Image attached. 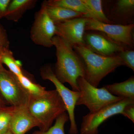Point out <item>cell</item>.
Returning a JSON list of instances; mask_svg holds the SVG:
<instances>
[{
    "label": "cell",
    "instance_id": "obj_1",
    "mask_svg": "<svg viewBox=\"0 0 134 134\" xmlns=\"http://www.w3.org/2000/svg\"><path fill=\"white\" fill-rule=\"evenodd\" d=\"M52 41L56 48L57 57L54 74L62 83L69 84L72 91H79L77 79L85 76L83 61L73 46L60 37L54 36Z\"/></svg>",
    "mask_w": 134,
    "mask_h": 134
},
{
    "label": "cell",
    "instance_id": "obj_2",
    "mask_svg": "<svg viewBox=\"0 0 134 134\" xmlns=\"http://www.w3.org/2000/svg\"><path fill=\"white\" fill-rule=\"evenodd\" d=\"M73 47L84 63L85 79L94 87L97 88L101 80L118 67L125 65L118 55H99L93 53L85 45H78Z\"/></svg>",
    "mask_w": 134,
    "mask_h": 134
},
{
    "label": "cell",
    "instance_id": "obj_3",
    "mask_svg": "<svg viewBox=\"0 0 134 134\" xmlns=\"http://www.w3.org/2000/svg\"><path fill=\"white\" fill-rule=\"evenodd\" d=\"M28 108L38 121L41 132L47 131L54 121L66 111L65 104L55 90L46 91L42 96L31 98Z\"/></svg>",
    "mask_w": 134,
    "mask_h": 134
},
{
    "label": "cell",
    "instance_id": "obj_4",
    "mask_svg": "<svg viewBox=\"0 0 134 134\" xmlns=\"http://www.w3.org/2000/svg\"><path fill=\"white\" fill-rule=\"evenodd\" d=\"M80 95L76 106H86L90 113L97 111L107 106L124 99L110 93L104 87L100 88L94 87L83 77L77 79Z\"/></svg>",
    "mask_w": 134,
    "mask_h": 134
},
{
    "label": "cell",
    "instance_id": "obj_5",
    "mask_svg": "<svg viewBox=\"0 0 134 134\" xmlns=\"http://www.w3.org/2000/svg\"><path fill=\"white\" fill-rule=\"evenodd\" d=\"M0 92L5 100L16 108L28 107L31 96L18 78L9 70L0 66Z\"/></svg>",
    "mask_w": 134,
    "mask_h": 134
},
{
    "label": "cell",
    "instance_id": "obj_6",
    "mask_svg": "<svg viewBox=\"0 0 134 134\" xmlns=\"http://www.w3.org/2000/svg\"><path fill=\"white\" fill-rule=\"evenodd\" d=\"M40 74L42 79L49 80L53 83L55 90L65 104L70 121L69 134H78V129L75 119V109L80 96V92L70 90L61 82L55 76L52 68L49 64L44 65L40 69Z\"/></svg>",
    "mask_w": 134,
    "mask_h": 134
},
{
    "label": "cell",
    "instance_id": "obj_7",
    "mask_svg": "<svg viewBox=\"0 0 134 134\" xmlns=\"http://www.w3.org/2000/svg\"><path fill=\"white\" fill-rule=\"evenodd\" d=\"M134 24L126 25L104 23L96 19L88 18L85 31H97L103 32L116 43L129 49L134 46Z\"/></svg>",
    "mask_w": 134,
    "mask_h": 134
},
{
    "label": "cell",
    "instance_id": "obj_8",
    "mask_svg": "<svg viewBox=\"0 0 134 134\" xmlns=\"http://www.w3.org/2000/svg\"><path fill=\"white\" fill-rule=\"evenodd\" d=\"M134 104V100L124 98L101 108L97 111L89 113L82 119L81 134H98V127L108 118L118 114H122L128 105Z\"/></svg>",
    "mask_w": 134,
    "mask_h": 134
},
{
    "label": "cell",
    "instance_id": "obj_9",
    "mask_svg": "<svg viewBox=\"0 0 134 134\" xmlns=\"http://www.w3.org/2000/svg\"><path fill=\"white\" fill-rule=\"evenodd\" d=\"M56 26L48 15L44 2L36 12L30 31V38L34 43L44 47L53 46V38L55 35Z\"/></svg>",
    "mask_w": 134,
    "mask_h": 134
},
{
    "label": "cell",
    "instance_id": "obj_10",
    "mask_svg": "<svg viewBox=\"0 0 134 134\" xmlns=\"http://www.w3.org/2000/svg\"><path fill=\"white\" fill-rule=\"evenodd\" d=\"M84 45L93 53L105 56L117 55L125 49H129L108 38L103 32L97 31H85Z\"/></svg>",
    "mask_w": 134,
    "mask_h": 134
},
{
    "label": "cell",
    "instance_id": "obj_11",
    "mask_svg": "<svg viewBox=\"0 0 134 134\" xmlns=\"http://www.w3.org/2000/svg\"><path fill=\"white\" fill-rule=\"evenodd\" d=\"M88 18H77L56 24L55 36L60 37L72 46L84 45V34Z\"/></svg>",
    "mask_w": 134,
    "mask_h": 134
},
{
    "label": "cell",
    "instance_id": "obj_12",
    "mask_svg": "<svg viewBox=\"0 0 134 134\" xmlns=\"http://www.w3.org/2000/svg\"><path fill=\"white\" fill-rule=\"evenodd\" d=\"M13 108L9 130L14 134H25L34 127H39V123L28 107Z\"/></svg>",
    "mask_w": 134,
    "mask_h": 134
},
{
    "label": "cell",
    "instance_id": "obj_13",
    "mask_svg": "<svg viewBox=\"0 0 134 134\" xmlns=\"http://www.w3.org/2000/svg\"><path fill=\"white\" fill-rule=\"evenodd\" d=\"M108 10V19L113 23L118 24H132L134 17V0H118L115 1L110 6Z\"/></svg>",
    "mask_w": 134,
    "mask_h": 134
},
{
    "label": "cell",
    "instance_id": "obj_14",
    "mask_svg": "<svg viewBox=\"0 0 134 134\" xmlns=\"http://www.w3.org/2000/svg\"><path fill=\"white\" fill-rule=\"evenodd\" d=\"M37 2L36 0H12L5 17L9 21L18 22L26 10L34 8Z\"/></svg>",
    "mask_w": 134,
    "mask_h": 134
},
{
    "label": "cell",
    "instance_id": "obj_15",
    "mask_svg": "<svg viewBox=\"0 0 134 134\" xmlns=\"http://www.w3.org/2000/svg\"><path fill=\"white\" fill-rule=\"evenodd\" d=\"M43 2L47 14L55 24L74 18L85 17V15L82 13L62 7L47 5L45 1Z\"/></svg>",
    "mask_w": 134,
    "mask_h": 134
},
{
    "label": "cell",
    "instance_id": "obj_16",
    "mask_svg": "<svg viewBox=\"0 0 134 134\" xmlns=\"http://www.w3.org/2000/svg\"><path fill=\"white\" fill-rule=\"evenodd\" d=\"M104 87L114 96L134 100L133 76L125 81L108 85Z\"/></svg>",
    "mask_w": 134,
    "mask_h": 134
},
{
    "label": "cell",
    "instance_id": "obj_17",
    "mask_svg": "<svg viewBox=\"0 0 134 134\" xmlns=\"http://www.w3.org/2000/svg\"><path fill=\"white\" fill-rule=\"evenodd\" d=\"M46 4L62 7L82 13L85 17L94 18L93 15L82 0H49L45 1Z\"/></svg>",
    "mask_w": 134,
    "mask_h": 134
},
{
    "label": "cell",
    "instance_id": "obj_18",
    "mask_svg": "<svg viewBox=\"0 0 134 134\" xmlns=\"http://www.w3.org/2000/svg\"><path fill=\"white\" fill-rule=\"evenodd\" d=\"M0 61L7 66L9 71L17 77H19L25 73L22 69V64L19 60L15 59L12 51L9 49L3 51L0 53Z\"/></svg>",
    "mask_w": 134,
    "mask_h": 134
},
{
    "label": "cell",
    "instance_id": "obj_19",
    "mask_svg": "<svg viewBox=\"0 0 134 134\" xmlns=\"http://www.w3.org/2000/svg\"><path fill=\"white\" fill-rule=\"evenodd\" d=\"M94 17V19L104 23L113 24L108 19L103 9L101 0H82Z\"/></svg>",
    "mask_w": 134,
    "mask_h": 134
},
{
    "label": "cell",
    "instance_id": "obj_20",
    "mask_svg": "<svg viewBox=\"0 0 134 134\" xmlns=\"http://www.w3.org/2000/svg\"><path fill=\"white\" fill-rule=\"evenodd\" d=\"M17 77L22 86L29 92L31 98L42 96L46 91L45 87L34 82L25 74Z\"/></svg>",
    "mask_w": 134,
    "mask_h": 134
},
{
    "label": "cell",
    "instance_id": "obj_21",
    "mask_svg": "<svg viewBox=\"0 0 134 134\" xmlns=\"http://www.w3.org/2000/svg\"><path fill=\"white\" fill-rule=\"evenodd\" d=\"M69 120L66 113H63L55 120V124L45 132L36 131L32 134H65L64 127L66 122Z\"/></svg>",
    "mask_w": 134,
    "mask_h": 134
},
{
    "label": "cell",
    "instance_id": "obj_22",
    "mask_svg": "<svg viewBox=\"0 0 134 134\" xmlns=\"http://www.w3.org/2000/svg\"><path fill=\"white\" fill-rule=\"evenodd\" d=\"M13 107H7L0 110V134H4L9 130Z\"/></svg>",
    "mask_w": 134,
    "mask_h": 134
},
{
    "label": "cell",
    "instance_id": "obj_23",
    "mask_svg": "<svg viewBox=\"0 0 134 134\" xmlns=\"http://www.w3.org/2000/svg\"><path fill=\"white\" fill-rule=\"evenodd\" d=\"M125 66L134 71V51L133 49H125L117 54Z\"/></svg>",
    "mask_w": 134,
    "mask_h": 134
},
{
    "label": "cell",
    "instance_id": "obj_24",
    "mask_svg": "<svg viewBox=\"0 0 134 134\" xmlns=\"http://www.w3.org/2000/svg\"><path fill=\"white\" fill-rule=\"evenodd\" d=\"M9 41L7 34L0 24V53L4 50L9 49Z\"/></svg>",
    "mask_w": 134,
    "mask_h": 134
},
{
    "label": "cell",
    "instance_id": "obj_25",
    "mask_svg": "<svg viewBox=\"0 0 134 134\" xmlns=\"http://www.w3.org/2000/svg\"><path fill=\"white\" fill-rule=\"evenodd\" d=\"M122 115L134 123V104L128 105L124 108Z\"/></svg>",
    "mask_w": 134,
    "mask_h": 134
},
{
    "label": "cell",
    "instance_id": "obj_26",
    "mask_svg": "<svg viewBox=\"0 0 134 134\" xmlns=\"http://www.w3.org/2000/svg\"><path fill=\"white\" fill-rule=\"evenodd\" d=\"M11 0H0V19L5 17Z\"/></svg>",
    "mask_w": 134,
    "mask_h": 134
},
{
    "label": "cell",
    "instance_id": "obj_27",
    "mask_svg": "<svg viewBox=\"0 0 134 134\" xmlns=\"http://www.w3.org/2000/svg\"><path fill=\"white\" fill-rule=\"evenodd\" d=\"M14 134L13 133H12V132H11V131H10V130H9L8 132H7V133H5V134Z\"/></svg>",
    "mask_w": 134,
    "mask_h": 134
},
{
    "label": "cell",
    "instance_id": "obj_28",
    "mask_svg": "<svg viewBox=\"0 0 134 134\" xmlns=\"http://www.w3.org/2000/svg\"><path fill=\"white\" fill-rule=\"evenodd\" d=\"M2 102L1 99V97H0V104H1V103Z\"/></svg>",
    "mask_w": 134,
    "mask_h": 134
},
{
    "label": "cell",
    "instance_id": "obj_29",
    "mask_svg": "<svg viewBox=\"0 0 134 134\" xmlns=\"http://www.w3.org/2000/svg\"><path fill=\"white\" fill-rule=\"evenodd\" d=\"M2 63L1 62V61H0V66H1V65H2Z\"/></svg>",
    "mask_w": 134,
    "mask_h": 134
}]
</instances>
